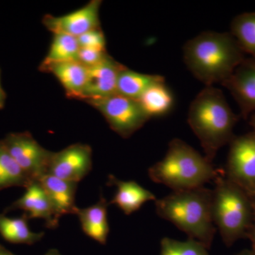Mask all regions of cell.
<instances>
[{"mask_svg":"<svg viewBox=\"0 0 255 255\" xmlns=\"http://www.w3.org/2000/svg\"></svg>","mask_w":255,"mask_h":255,"instance_id":"obj_34","label":"cell"},{"mask_svg":"<svg viewBox=\"0 0 255 255\" xmlns=\"http://www.w3.org/2000/svg\"><path fill=\"white\" fill-rule=\"evenodd\" d=\"M101 4L100 0H92L83 7L63 16L45 15L43 25L53 34L65 33L78 38L87 31L100 28Z\"/></svg>","mask_w":255,"mask_h":255,"instance_id":"obj_10","label":"cell"},{"mask_svg":"<svg viewBox=\"0 0 255 255\" xmlns=\"http://www.w3.org/2000/svg\"><path fill=\"white\" fill-rule=\"evenodd\" d=\"M0 255H15L11 252L6 251L3 247L0 246Z\"/></svg>","mask_w":255,"mask_h":255,"instance_id":"obj_31","label":"cell"},{"mask_svg":"<svg viewBox=\"0 0 255 255\" xmlns=\"http://www.w3.org/2000/svg\"><path fill=\"white\" fill-rule=\"evenodd\" d=\"M183 56L189 71L206 87L223 85L246 59L231 32H202L185 43Z\"/></svg>","mask_w":255,"mask_h":255,"instance_id":"obj_1","label":"cell"},{"mask_svg":"<svg viewBox=\"0 0 255 255\" xmlns=\"http://www.w3.org/2000/svg\"><path fill=\"white\" fill-rule=\"evenodd\" d=\"M137 101L151 119L168 113L173 106L174 99L165 82H162L150 87Z\"/></svg>","mask_w":255,"mask_h":255,"instance_id":"obj_21","label":"cell"},{"mask_svg":"<svg viewBox=\"0 0 255 255\" xmlns=\"http://www.w3.org/2000/svg\"><path fill=\"white\" fill-rule=\"evenodd\" d=\"M80 49L76 37L65 33H54L46 58L40 65V70L43 71L54 64L78 60Z\"/></svg>","mask_w":255,"mask_h":255,"instance_id":"obj_20","label":"cell"},{"mask_svg":"<svg viewBox=\"0 0 255 255\" xmlns=\"http://www.w3.org/2000/svg\"><path fill=\"white\" fill-rule=\"evenodd\" d=\"M226 177L251 197L255 191V130L236 137L230 143Z\"/></svg>","mask_w":255,"mask_h":255,"instance_id":"obj_8","label":"cell"},{"mask_svg":"<svg viewBox=\"0 0 255 255\" xmlns=\"http://www.w3.org/2000/svg\"><path fill=\"white\" fill-rule=\"evenodd\" d=\"M44 255H62L59 251L56 249L49 250Z\"/></svg>","mask_w":255,"mask_h":255,"instance_id":"obj_30","label":"cell"},{"mask_svg":"<svg viewBox=\"0 0 255 255\" xmlns=\"http://www.w3.org/2000/svg\"><path fill=\"white\" fill-rule=\"evenodd\" d=\"M251 199H252V200H253V204H254V205L255 206V191L254 194H253V195L252 196Z\"/></svg>","mask_w":255,"mask_h":255,"instance_id":"obj_33","label":"cell"},{"mask_svg":"<svg viewBox=\"0 0 255 255\" xmlns=\"http://www.w3.org/2000/svg\"><path fill=\"white\" fill-rule=\"evenodd\" d=\"M247 238L251 241L252 249L251 251L255 254V216L254 219H253V223L251 229H250L249 232L248 233Z\"/></svg>","mask_w":255,"mask_h":255,"instance_id":"obj_27","label":"cell"},{"mask_svg":"<svg viewBox=\"0 0 255 255\" xmlns=\"http://www.w3.org/2000/svg\"><path fill=\"white\" fill-rule=\"evenodd\" d=\"M159 255H210L200 242L189 238L187 241H179L169 238H163L160 241Z\"/></svg>","mask_w":255,"mask_h":255,"instance_id":"obj_24","label":"cell"},{"mask_svg":"<svg viewBox=\"0 0 255 255\" xmlns=\"http://www.w3.org/2000/svg\"><path fill=\"white\" fill-rule=\"evenodd\" d=\"M80 48H91L99 50H106L105 34L101 28H95L78 37Z\"/></svg>","mask_w":255,"mask_h":255,"instance_id":"obj_25","label":"cell"},{"mask_svg":"<svg viewBox=\"0 0 255 255\" xmlns=\"http://www.w3.org/2000/svg\"><path fill=\"white\" fill-rule=\"evenodd\" d=\"M25 189L24 194L8 208V211L22 210L28 219L43 220L47 228H56L60 219L41 183L34 181Z\"/></svg>","mask_w":255,"mask_h":255,"instance_id":"obj_13","label":"cell"},{"mask_svg":"<svg viewBox=\"0 0 255 255\" xmlns=\"http://www.w3.org/2000/svg\"><path fill=\"white\" fill-rule=\"evenodd\" d=\"M212 163L182 140L174 138L164 158L149 168L148 176L173 191L187 190L215 180L220 171Z\"/></svg>","mask_w":255,"mask_h":255,"instance_id":"obj_4","label":"cell"},{"mask_svg":"<svg viewBox=\"0 0 255 255\" xmlns=\"http://www.w3.org/2000/svg\"><path fill=\"white\" fill-rule=\"evenodd\" d=\"M214 182L213 219L223 243L231 247L247 238L254 219L255 205L251 196L221 171Z\"/></svg>","mask_w":255,"mask_h":255,"instance_id":"obj_5","label":"cell"},{"mask_svg":"<svg viewBox=\"0 0 255 255\" xmlns=\"http://www.w3.org/2000/svg\"><path fill=\"white\" fill-rule=\"evenodd\" d=\"M239 106L245 119L255 113V58H246L223 82Z\"/></svg>","mask_w":255,"mask_h":255,"instance_id":"obj_11","label":"cell"},{"mask_svg":"<svg viewBox=\"0 0 255 255\" xmlns=\"http://www.w3.org/2000/svg\"><path fill=\"white\" fill-rule=\"evenodd\" d=\"M86 102L99 111L111 128L123 138L131 136L150 119L138 101L119 94Z\"/></svg>","mask_w":255,"mask_h":255,"instance_id":"obj_6","label":"cell"},{"mask_svg":"<svg viewBox=\"0 0 255 255\" xmlns=\"http://www.w3.org/2000/svg\"><path fill=\"white\" fill-rule=\"evenodd\" d=\"M42 72L54 75L69 98L81 100L88 74L86 66L75 60L50 65Z\"/></svg>","mask_w":255,"mask_h":255,"instance_id":"obj_17","label":"cell"},{"mask_svg":"<svg viewBox=\"0 0 255 255\" xmlns=\"http://www.w3.org/2000/svg\"><path fill=\"white\" fill-rule=\"evenodd\" d=\"M231 33L245 54L255 58V11L243 13L233 18Z\"/></svg>","mask_w":255,"mask_h":255,"instance_id":"obj_23","label":"cell"},{"mask_svg":"<svg viewBox=\"0 0 255 255\" xmlns=\"http://www.w3.org/2000/svg\"><path fill=\"white\" fill-rule=\"evenodd\" d=\"M27 216L9 218L0 214V235L5 241L14 244L33 245L41 241L44 233L32 232L28 227Z\"/></svg>","mask_w":255,"mask_h":255,"instance_id":"obj_19","label":"cell"},{"mask_svg":"<svg viewBox=\"0 0 255 255\" xmlns=\"http://www.w3.org/2000/svg\"><path fill=\"white\" fill-rule=\"evenodd\" d=\"M109 186H115L117 191L110 204H114L126 215L138 211L145 203L157 200L155 194L134 181H122L115 176H109Z\"/></svg>","mask_w":255,"mask_h":255,"instance_id":"obj_14","label":"cell"},{"mask_svg":"<svg viewBox=\"0 0 255 255\" xmlns=\"http://www.w3.org/2000/svg\"><path fill=\"white\" fill-rule=\"evenodd\" d=\"M164 82L163 77L137 73L124 66L119 73L117 92L119 95L138 100L150 87Z\"/></svg>","mask_w":255,"mask_h":255,"instance_id":"obj_18","label":"cell"},{"mask_svg":"<svg viewBox=\"0 0 255 255\" xmlns=\"http://www.w3.org/2000/svg\"><path fill=\"white\" fill-rule=\"evenodd\" d=\"M238 121L223 92L214 86L205 87L198 94L188 113V124L211 162L220 149L234 138Z\"/></svg>","mask_w":255,"mask_h":255,"instance_id":"obj_2","label":"cell"},{"mask_svg":"<svg viewBox=\"0 0 255 255\" xmlns=\"http://www.w3.org/2000/svg\"><path fill=\"white\" fill-rule=\"evenodd\" d=\"M109 203L100 196L97 204L89 207L77 208L75 215L78 216L84 233L101 245H105L110 233L107 210Z\"/></svg>","mask_w":255,"mask_h":255,"instance_id":"obj_15","label":"cell"},{"mask_svg":"<svg viewBox=\"0 0 255 255\" xmlns=\"http://www.w3.org/2000/svg\"><path fill=\"white\" fill-rule=\"evenodd\" d=\"M6 94L4 89L1 86V71H0V110H3L4 108L5 104H6Z\"/></svg>","mask_w":255,"mask_h":255,"instance_id":"obj_28","label":"cell"},{"mask_svg":"<svg viewBox=\"0 0 255 255\" xmlns=\"http://www.w3.org/2000/svg\"><path fill=\"white\" fill-rule=\"evenodd\" d=\"M92 167L91 147L76 143L53 152L48 174L78 184L90 173Z\"/></svg>","mask_w":255,"mask_h":255,"instance_id":"obj_9","label":"cell"},{"mask_svg":"<svg viewBox=\"0 0 255 255\" xmlns=\"http://www.w3.org/2000/svg\"><path fill=\"white\" fill-rule=\"evenodd\" d=\"M1 141L32 181H38L48 174L54 152L42 147L30 132H11Z\"/></svg>","mask_w":255,"mask_h":255,"instance_id":"obj_7","label":"cell"},{"mask_svg":"<svg viewBox=\"0 0 255 255\" xmlns=\"http://www.w3.org/2000/svg\"><path fill=\"white\" fill-rule=\"evenodd\" d=\"M33 182L0 140V191L15 187L26 188Z\"/></svg>","mask_w":255,"mask_h":255,"instance_id":"obj_22","label":"cell"},{"mask_svg":"<svg viewBox=\"0 0 255 255\" xmlns=\"http://www.w3.org/2000/svg\"><path fill=\"white\" fill-rule=\"evenodd\" d=\"M124 66L109 55L101 63L89 68L81 100H100L117 94V80Z\"/></svg>","mask_w":255,"mask_h":255,"instance_id":"obj_12","label":"cell"},{"mask_svg":"<svg viewBox=\"0 0 255 255\" xmlns=\"http://www.w3.org/2000/svg\"><path fill=\"white\" fill-rule=\"evenodd\" d=\"M235 255H255V254L251 250H244Z\"/></svg>","mask_w":255,"mask_h":255,"instance_id":"obj_29","label":"cell"},{"mask_svg":"<svg viewBox=\"0 0 255 255\" xmlns=\"http://www.w3.org/2000/svg\"><path fill=\"white\" fill-rule=\"evenodd\" d=\"M213 190L204 187L173 191L155 201L156 213L209 250L216 227L213 219Z\"/></svg>","mask_w":255,"mask_h":255,"instance_id":"obj_3","label":"cell"},{"mask_svg":"<svg viewBox=\"0 0 255 255\" xmlns=\"http://www.w3.org/2000/svg\"><path fill=\"white\" fill-rule=\"evenodd\" d=\"M250 125L252 127L254 128V130H255V113L252 114L251 117H250Z\"/></svg>","mask_w":255,"mask_h":255,"instance_id":"obj_32","label":"cell"},{"mask_svg":"<svg viewBox=\"0 0 255 255\" xmlns=\"http://www.w3.org/2000/svg\"><path fill=\"white\" fill-rule=\"evenodd\" d=\"M38 182L50 198L59 219L64 215L75 214L78 208L75 205L78 183L64 180L51 174L43 176Z\"/></svg>","mask_w":255,"mask_h":255,"instance_id":"obj_16","label":"cell"},{"mask_svg":"<svg viewBox=\"0 0 255 255\" xmlns=\"http://www.w3.org/2000/svg\"><path fill=\"white\" fill-rule=\"evenodd\" d=\"M108 55L107 50L80 48L78 53V61L89 68L101 63Z\"/></svg>","mask_w":255,"mask_h":255,"instance_id":"obj_26","label":"cell"}]
</instances>
